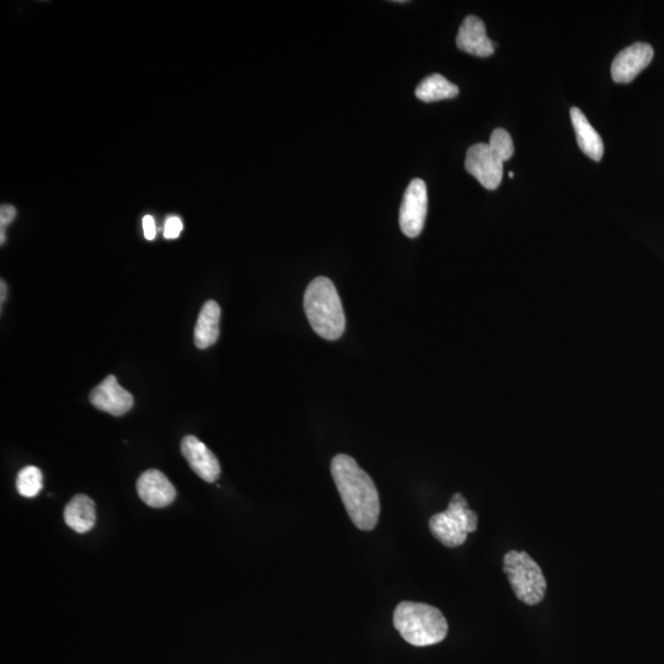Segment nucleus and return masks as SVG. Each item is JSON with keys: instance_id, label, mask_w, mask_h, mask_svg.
I'll list each match as a JSON object with an SVG mask.
<instances>
[{"instance_id": "nucleus-10", "label": "nucleus", "mask_w": 664, "mask_h": 664, "mask_svg": "<svg viewBox=\"0 0 664 664\" xmlns=\"http://www.w3.org/2000/svg\"><path fill=\"white\" fill-rule=\"evenodd\" d=\"M181 453L192 470L206 483H214L221 475V464L216 455L195 436H186L181 441Z\"/></svg>"}, {"instance_id": "nucleus-4", "label": "nucleus", "mask_w": 664, "mask_h": 664, "mask_svg": "<svg viewBox=\"0 0 664 664\" xmlns=\"http://www.w3.org/2000/svg\"><path fill=\"white\" fill-rule=\"evenodd\" d=\"M478 514L471 511L468 501L462 494H455L446 511L437 513L430 518L433 537L447 548H458L467 542L468 534L478 529Z\"/></svg>"}, {"instance_id": "nucleus-19", "label": "nucleus", "mask_w": 664, "mask_h": 664, "mask_svg": "<svg viewBox=\"0 0 664 664\" xmlns=\"http://www.w3.org/2000/svg\"><path fill=\"white\" fill-rule=\"evenodd\" d=\"M184 229V224L179 217H170L168 221L165 222L164 226V237L166 239H176Z\"/></svg>"}, {"instance_id": "nucleus-13", "label": "nucleus", "mask_w": 664, "mask_h": 664, "mask_svg": "<svg viewBox=\"0 0 664 664\" xmlns=\"http://www.w3.org/2000/svg\"><path fill=\"white\" fill-rule=\"evenodd\" d=\"M571 120L575 128L578 147L594 162H601L604 154V144L599 133L594 130L587 117L583 115L578 107H572Z\"/></svg>"}, {"instance_id": "nucleus-1", "label": "nucleus", "mask_w": 664, "mask_h": 664, "mask_svg": "<svg viewBox=\"0 0 664 664\" xmlns=\"http://www.w3.org/2000/svg\"><path fill=\"white\" fill-rule=\"evenodd\" d=\"M331 475L351 522L364 532L376 528L380 498L371 476L347 454H337L331 460Z\"/></svg>"}, {"instance_id": "nucleus-7", "label": "nucleus", "mask_w": 664, "mask_h": 664, "mask_svg": "<svg viewBox=\"0 0 664 664\" xmlns=\"http://www.w3.org/2000/svg\"><path fill=\"white\" fill-rule=\"evenodd\" d=\"M465 168L487 190H496L503 176V162L489 143L474 144L468 149Z\"/></svg>"}, {"instance_id": "nucleus-20", "label": "nucleus", "mask_w": 664, "mask_h": 664, "mask_svg": "<svg viewBox=\"0 0 664 664\" xmlns=\"http://www.w3.org/2000/svg\"><path fill=\"white\" fill-rule=\"evenodd\" d=\"M15 217V208L10 205H3L2 210H0V224H2V230H4V227L9 226V224L14 221Z\"/></svg>"}, {"instance_id": "nucleus-8", "label": "nucleus", "mask_w": 664, "mask_h": 664, "mask_svg": "<svg viewBox=\"0 0 664 664\" xmlns=\"http://www.w3.org/2000/svg\"><path fill=\"white\" fill-rule=\"evenodd\" d=\"M90 403L112 416H123L133 408L135 399L121 387L115 376H109L90 393Z\"/></svg>"}, {"instance_id": "nucleus-18", "label": "nucleus", "mask_w": 664, "mask_h": 664, "mask_svg": "<svg viewBox=\"0 0 664 664\" xmlns=\"http://www.w3.org/2000/svg\"><path fill=\"white\" fill-rule=\"evenodd\" d=\"M489 146L501 158L503 163L513 157L514 147L512 137L503 128H497V130L492 132Z\"/></svg>"}, {"instance_id": "nucleus-17", "label": "nucleus", "mask_w": 664, "mask_h": 664, "mask_svg": "<svg viewBox=\"0 0 664 664\" xmlns=\"http://www.w3.org/2000/svg\"><path fill=\"white\" fill-rule=\"evenodd\" d=\"M44 487V475L36 467H26L21 469L16 478V490L24 497H36Z\"/></svg>"}, {"instance_id": "nucleus-16", "label": "nucleus", "mask_w": 664, "mask_h": 664, "mask_svg": "<svg viewBox=\"0 0 664 664\" xmlns=\"http://www.w3.org/2000/svg\"><path fill=\"white\" fill-rule=\"evenodd\" d=\"M415 94L416 98L423 103H435V101L455 98L459 94V88L441 74H432L417 85Z\"/></svg>"}, {"instance_id": "nucleus-9", "label": "nucleus", "mask_w": 664, "mask_h": 664, "mask_svg": "<svg viewBox=\"0 0 664 664\" xmlns=\"http://www.w3.org/2000/svg\"><path fill=\"white\" fill-rule=\"evenodd\" d=\"M653 58V48L644 42L626 47L621 51L612 64V78L615 83L628 84L650 66Z\"/></svg>"}, {"instance_id": "nucleus-15", "label": "nucleus", "mask_w": 664, "mask_h": 664, "mask_svg": "<svg viewBox=\"0 0 664 664\" xmlns=\"http://www.w3.org/2000/svg\"><path fill=\"white\" fill-rule=\"evenodd\" d=\"M221 314V307L217 302L208 301L203 305L195 328V345L200 350H206L216 344Z\"/></svg>"}, {"instance_id": "nucleus-6", "label": "nucleus", "mask_w": 664, "mask_h": 664, "mask_svg": "<svg viewBox=\"0 0 664 664\" xmlns=\"http://www.w3.org/2000/svg\"><path fill=\"white\" fill-rule=\"evenodd\" d=\"M428 208L425 181L414 179L406 189L401 202L399 223L406 237L417 238L425 227Z\"/></svg>"}, {"instance_id": "nucleus-21", "label": "nucleus", "mask_w": 664, "mask_h": 664, "mask_svg": "<svg viewBox=\"0 0 664 664\" xmlns=\"http://www.w3.org/2000/svg\"><path fill=\"white\" fill-rule=\"evenodd\" d=\"M143 232L144 237L147 240H154L157 237V227H155V221L152 216H146L143 218Z\"/></svg>"}, {"instance_id": "nucleus-3", "label": "nucleus", "mask_w": 664, "mask_h": 664, "mask_svg": "<svg viewBox=\"0 0 664 664\" xmlns=\"http://www.w3.org/2000/svg\"><path fill=\"white\" fill-rule=\"evenodd\" d=\"M393 621L401 637L416 647L439 644L448 634L441 610L425 603L401 602L394 610Z\"/></svg>"}, {"instance_id": "nucleus-22", "label": "nucleus", "mask_w": 664, "mask_h": 664, "mask_svg": "<svg viewBox=\"0 0 664 664\" xmlns=\"http://www.w3.org/2000/svg\"><path fill=\"white\" fill-rule=\"evenodd\" d=\"M0 285H2V299H0V302H2L3 305L5 302V298H7V285H5L4 281H2Z\"/></svg>"}, {"instance_id": "nucleus-11", "label": "nucleus", "mask_w": 664, "mask_h": 664, "mask_svg": "<svg viewBox=\"0 0 664 664\" xmlns=\"http://www.w3.org/2000/svg\"><path fill=\"white\" fill-rule=\"evenodd\" d=\"M139 498L147 506L164 508L171 505L176 497V490L162 471L149 469L139 476L137 481Z\"/></svg>"}, {"instance_id": "nucleus-23", "label": "nucleus", "mask_w": 664, "mask_h": 664, "mask_svg": "<svg viewBox=\"0 0 664 664\" xmlns=\"http://www.w3.org/2000/svg\"><path fill=\"white\" fill-rule=\"evenodd\" d=\"M510 178H514V173H513V171H511V173H510Z\"/></svg>"}, {"instance_id": "nucleus-12", "label": "nucleus", "mask_w": 664, "mask_h": 664, "mask_svg": "<svg viewBox=\"0 0 664 664\" xmlns=\"http://www.w3.org/2000/svg\"><path fill=\"white\" fill-rule=\"evenodd\" d=\"M457 46L460 51L476 57H490L495 52L494 42L487 37L484 21L474 15L467 16L460 25Z\"/></svg>"}, {"instance_id": "nucleus-5", "label": "nucleus", "mask_w": 664, "mask_h": 664, "mask_svg": "<svg viewBox=\"0 0 664 664\" xmlns=\"http://www.w3.org/2000/svg\"><path fill=\"white\" fill-rule=\"evenodd\" d=\"M503 572L519 601L527 605L543 602L548 588L543 570L526 551H508L503 558Z\"/></svg>"}, {"instance_id": "nucleus-14", "label": "nucleus", "mask_w": 664, "mask_h": 664, "mask_svg": "<svg viewBox=\"0 0 664 664\" xmlns=\"http://www.w3.org/2000/svg\"><path fill=\"white\" fill-rule=\"evenodd\" d=\"M64 522L79 534L90 532L95 527V503L87 495H77L64 508Z\"/></svg>"}, {"instance_id": "nucleus-2", "label": "nucleus", "mask_w": 664, "mask_h": 664, "mask_svg": "<svg viewBox=\"0 0 664 664\" xmlns=\"http://www.w3.org/2000/svg\"><path fill=\"white\" fill-rule=\"evenodd\" d=\"M304 310L310 326L325 340L344 335L346 318L337 289L328 277H317L304 294Z\"/></svg>"}]
</instances>
